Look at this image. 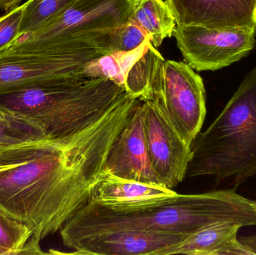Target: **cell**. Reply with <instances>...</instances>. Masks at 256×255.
I'll use <instances>...</instances> for the list:
<instances>
[{
  "mask_svg": "<svg viewBox=\"0 0 256 255\" xmlns=\"http://www.w3.org/2000/svg\"><path fill=\"white\" fill-rule=\"evenodd\" d=\"M78 0H28L24 3L19 37L36 32L64 13Z\"/></svg>",
  "mask_w": 256,
  "mask_h": 255,
  "instance_id": "ac0fdd59",
  "label": "cell"
},
{
  "mask_svg": "<svg viewBox=\"0 0 256 255\" xmlns=\"http://www.w3.org/2000/svg\"><path fill=\"white\" fill-rule=\"evenodd\" d=\"M38 151V142L14 146L0 145V162L28 161L34 158Z\"/></svg>",
  "mask_w": 256,
  "mask_h": 255,
  "instance_id": "603a6c76",
  "label": "cell"
},
{
  "mask_svg": "<svg viewBox=\"0 0 256 255\" xmlns=\"http://www.w3.org/2000/svg\"><path fill=\"white\" fill-rule=\"evenodd\" d=\"M6 114H7V112H4L2 109H0V118H3V117L6 116Z\"/></svg>",
  "mask_w": 256,
  "mask_h": 255,
  "instance_id": "4316f807",
  "label": "cell"
},
{
  "mask_svg": "<svg viewBox=\"0 0 256 255\" xmlns=\"http://www.w3.org/2000/svg\"><path fill=\"white\" fill-rule=\"evenodd\" d=\"M240 242L246 246L250 251L252 253V255H256V235L250 237H244V238H240Z\"/></svg>",
  "mask_w": 256,
  "mask_h": 255,
  "instance_id": "d4e9b609",
  "label": "cell"
},
{
  "mask_svg": "<svg viewBox=\"0 0 256 255\" xmlns=\"http://www.w3.org/2000/svg\"><path fill=\"white\" fill-rule=\"evenodd\" d=\"M186 237L178 234L126 230L80 238L68 248L74 255H165Z\"/></svg>",
  "mask_w": 256,
  "mask_h": 255,
  "instance_id": "8fae6325",
  "label": "cell"
},
{
  "mask_svg": "<svg viewBox=\"0 0 256 255\" xmlns=\"http://www.w3.org/2000/svg\"><path fill=\"white\" fill-rule=\"evenodd\" d=\"M32 238L28 228L0 208V250L3 255H22Z\"/></svg>",
  "mask_w": 256,
  "mask_h": 255,
  "instance_id": "ffe728a7",
  "label": "cell"
},
{
  "mask_svg": "<svg viewBox=\"0 0 256 255\" xmlns=\"http://www.w3.org/2000/svg\"><path fill=\"white\" fill-rule=\"evenodd\" d=\"M177 25L256 29V0H166Z\"/></svg>",
  "mask_w": 256,
  "mask_h": 255,
  "instance_id": "7c38bea8",
  "label": "cell"
},
{
  "mask_svg": "<svg viewBox=\"0 0 256 255\" xmlns=\"http://www.w3.org/2000/svg\"><path fill=\"white\" fill-rule=\"evenodd\" d=\"M142 109L150 163L166 187L172 190L186 177L190 145L184 140L159 103L142 101Z\"/></svg>",
  "mask_w": 256,
  "mask_h": 255,
  "instance_id": "9c48e42d",
  "label": "cell"
},
{
  "mask_svg": "<svg viewBox=\"0 0 256 255\" xmlns=\"http://www.w3.org/2000/svg\"><path fill=\"white\" fill-rule=\"evenodd\" d=\"M165 59L150 41L126 72L124 88L138 100H156L160 96Z\"/></svg>",
  "mask_w": 256,
  "mask_h": 255,
  "instance_id": "5bb4252c",
  "label": "cell"
},
{
  "mask_svg": "<svg viewBox=\"0 0 256 255\" xmlns=\"http://www.w3.org/2000/svg\"><path fill=\"white\" fill-rule=\"evenodd\" d=\"M171 189L124 179L104 170L93 190L91 201L106 205L130 203L174 193Z\"/></svg>",
  "mask_w": 256,
  "mask_h": 255,
  "instance_id": "9a60e30c",
  "label": "cell"
},
{
  "mask_svg": "<svg viewBox=\"0 0 256 255\" xmlns=\"http://www.w3.org/2000/svg\"><path fill=\"white\" fill-rule=\"evenodd\" d=\"M132 13V0H78L55 20L0 52L37 53L68 41L97 39L129 22Z\"/></svg>",
  "mask_w": 256,
  "mask_h": 255,
  "instance_id": "5b68a950",
  "label": "cell"
},
{
  "mask_svg": "<svg viewBox=\"0 0 256 255\" xmlns=\"http://www.w3.org/2000/svg\"><path fill=\"white\" fill-rule=\"evenodd\" d=\"M148 41L131 52H114L92 60L84 68V76L88 79L106 78L124 88L126 72L132 63L141 55Z\"/></svg>",
  "mask_w": 256,
  "mask_h": 255,
  "instance_id": "e0dca14e",
  "label": "cell"
},
{
  "mask_svg": "<svg viewBox=\"0 0 256 255\" xmlns=\"http://www.w3.org/2000/svg\"><path fill=\"white\" fill-rule=\"evenodd\" d=\"M3 255L2 252L0 250V255Z\"/></svg>",
  "mask_w": 256,
  "mask_h": 255,
  "instance_id": "83f0119b",
  "label": "cell"
},
{
  "mask_svg": "<svg viewBox=\"0 0 256 255\" xmlns=\"http://www.w3.org/2000/svg\"><path fill=\"white\" fill-rule=\"evenodd\" d=\"M240 228L234 222L210 225L172 247L165 255H252L238 238Z\"/></svg>",
  "mask_w": 256,
  "mask_h": 255,
  "instance_id": "4fadbf2b",
  "label": "cell"
},
{
  "mask_svg": "<svg viewBox=\"0 0 256 255\" xmlns=\"http://www.w3.org/2000/svg\"><path fill=\"white\" fill-rule=\"evenodd\" d=\"M24 0H0V10L8 13L20 6Z\"/></svg>",
  "mask_w": 256,
  "mask_h": 255,
  "instance_id": "cb8c5ba5",
  "label": "cell"
},
{
  "mask_svg": "<svg viewBox=\"0 0 256 255\" xmlns=\"http://www.w3.org/2000/svg\"><path fill=\"white\" fill-rule=\"evenodd\" d=\"M130 19L144 30L154 47L160 46L164 39L173 35L177 24L164 0H132Z\"/></svg>",
  "mask_w": 256,
  "mask_h": 255,
  "instance_id": "2e32d148",
  "label": "cell"
},
{
  "mask_svg": "<svg viewBox=\"0 0 256 255\" xmlns=\"http://www.w3.org/2000/svg\"><path fill=\"white\" fill-rule=\"evenodd\" d=\"M98 48L64 52H0V94L57 81L86 79V66L106 55Z\"/></svg>",
  "mask_w": 256,
  "mask_h": 255,
  "instance_id": "8992f818",
  "label": "cell"
},
{
  "mask_svg": "<svg viewBox=\"0 0 256 255\" xmlns=\"http://www.w3.org/2000/svg\"><path fill=\"white\" fill-rule=\"evenodd\" d=\"M221 222L256 226V202L232 190L201 194L174 192L114 205L90 201L64 224L60 236L66 247L80 238L118 231L178 234L188 238Z\"/></svg>",
  "mask_w": 256,
  "mask_h": 255,
  "instance_id": "7a4b0ae2",
  "label": "cell"
},
{
  "mask_svg": "<svg viewBox=\"0 0 256 255\" xmlns=\"http://www.w3.org/2000/svg\"><path fill=\"white\" fill-rule=\"evenodd\" d=\"M134 106L135 100L126 97L86 127L50 139L30 161L0 172V208L28 228V242L40 246L91 201Z\"/></svg>",
  "mask_w": 256,
  "mask_h": 255,
  "instance_id": "6da1fadb",
  "label": "cell"
},
{
  "mask_svg": "<svg viewBox=\"0 0 256 255\" xmlns=\"http://www.w3.org/2000/svg\"><path fill=\"white\" fill-rule=\"evenodd\" d=\"M46 139H49L38 127L19 115L7 112L0 118L1 145L14 146Z\"/></svg>",
  "mask_w": 256,
  "mask_h": 255,
  "instance_id": "d6986e66",
  "label": "cell"
},
{
  "mask_svg": "<svg viewBox=\"0 0 256 255\" xmlns=\"http://www.w3.org/2000/svg\"><path fill=\"white\" fill-rule=\"evenodd\" d=\"M105 170L124 179L166 187L149 158L144 136L142 100H137L112 143Z\"/></svg>",
  "mask_w": 256,
  "mask_h": 255,
  "instance_id": "30bf717a",
  "label": "cell"
},
{
  "mask_svg": "<svg viewBox=\"0 0 256 255\" xmlns=\"http://www.w3.org/2000/svg\"><path fill=\"white\" fill-rule=\"evenodd\" d=\"M150 40L144 30L132 20L106 32V41L110 53L135 50Z\"/></svg>",
  "mask_w": 256,
  "mask_h": 255,
  "instance_id": "44dd1931",
  "label": "cell"
},
{
  "mask_svg": "<svg viewBox=\"0 0 256 255\" xmlns=\"http://www.w3.org/2000/svg\"></svg>",
  "mask_w": 256,
  "mask_h": 255,
  "instance_id": "f1b7e54d",
  "label": "cell"
},
{
  "mask_svg": "<svg viewBox=\"0 0 256 255\" xmlns=\"http://www.w3.org/2000/svg\"><path fill=\"white\" fill-rule=\"evenodd\" d=\"M27 163V161L20 162H0V172L16 167Z\"/></svg>",
  "mask_w": 256,
  "mask_h": 255,
  "instance_id": "484cf974",
  "label": "cell"
},
{
  "mask_svg": "<svg viewBox=\"0 0 256 255\" xmlns=\"http://www.w3.org/2000/svg\"><path fill=\"white\" fill-rule=\"evenodd\" d=\"M256 29L176 25L173 35L185 61L198 71L216 70L240 61L252 50Z\"/></svg>",
  "mask_w": 256,
  "mask_h": 255,
  "instance_id": "52a82bcc",
  "label": "cell"
},
{
  "mask_svg": "<svg viewBox=\"0 0 256 255\" xmlns=\"http://www.w3.org/2000/svg\"><path fill=\"white\" fill-rule=\"evenodd\" d=\"M160 103L184 140L191 145L201 131L206 116V89L202 79L182 61L164 64Z\"/></svg>",
  "mask_w": 256,
  "mask_h": 255,
  "instance_id": "ba28073f",
  "label": "cell"
},
{
  "mask_svg": "<svg viewBox=\"0 0 256 255\" xmlns=\"http://www.w3.org/2000/svg\"><path fill=\"white\" fill-rule=\"evenodd\" d=\"M24 4L0 17V52L19 37Z\"/></svg>",
  "mask_w": 256,
  "mask_h": 255,
  "instance_id": "7402d4cb",
  "label": "cell"
},
{
  "mask_svg": "<svg viewBox=\"0 0 256 255\" xmlns=\"http://www.w3.org/2000/svg\"><path fill=\"white\" fill-rule=\"evenodd\" d=\"M190 148L186 177L232 178L236 187L256 175V67Z\"/></svg>",
  "mask_w": 256,
  "mask_h": 255,
  "instance_id": "277c9868",
  "label": "cell"
},
{
  "mask_svg": "<svg viewBox=\"0 0 256 255\" xmlns=\"http://www.w3.org/2000/svg\"><path fill=\"white\" fill-rule=\"evenodd\" d=\"M106 78L57 81L0 94V109L38 127L60 140L86 127L127 96Z\"/></svg>",
  "mask_w": 256,
  "mask_h": 255,
  "instance_id": "3957f363",
  "label": "cell"
}]
</instances>
